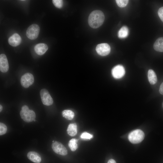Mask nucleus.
Returning a JSON list of instances; mask_svg holds the SVG:
<instances>
[{
	"instance_id": "39448f33",
	"label": "nucleus",
	"mask_w": 163,
	"mask_h": 163,
	"mask_svg": "<svg viewBox=\"0 0 163 163\" xmlns=\"http://www.w3.org/2000/svg\"><path fill=\"white\" fill-rule=\"evenodd\" d=\"M40 94L43 104L46 106H50L53 103V100L48 91L45 89H41Z\"/></svg>"
},
{
	"instance_id": "412c9836",
	"label": "nucleus",
	"mask_w": 163,
	"mask_h": 163,
	"mask_svg": "<svg viewBox=\"0 0 163 163\" xmlns=\"http://www.w3.org/2000/svg\"><path fill=\"white\" fill-rule=\"evenodd\" d=\"M80 137L83 139L90 140L93 137V136L87 132H84L82 133Z\"/></svg>"
},
{
	"instance_id": "4be33fe9",
	"label": "nucleus",
	"mask_w": 163,
	"mask_h": 163,
	"mask_svg": "<svg viewBox=\"0 0 163 163\" xmlns=\"http://www.w3.org/2000/svg\"><path fill=\"white\" fill-rule=\"evenodd\" d=\"M7 131V127L6 125L2 123H0V135H2L5 134Z\"/></svg>"
},
{
	"instance_id": "cd10ccee",
	"label": "nucleus",
	"mask_w": 163,
	"mask_h": 163,
	"mask_svg": "<svg viewBox=\"0 0 163 163\" xmlns=\"http://www.w3.org/2000/svg\"><path fill=\"white\" fill-rule=\"evenodd\" d=\"M162 107L163 108V102L162 104Z\"/></svg>"
},
{
	"instance_id": "5701e85b",
	"label": "nucleus",
	"mask_w": 163,
	"mask_h": 163,
	"mask_svg": "<svg viewBox=\"0 0 163 163\" xmlns=\"http://www.w3.org/2000/svg\"><path fill=\"white\" fill-rule=\"evenodd\" d=\"M52 2L54 5L59 8H61L63 5V2L62 0H53Z\"/></svg>"
},
{
	"instance_id": "6ab92c4d",
	"label": "nucleus",
	"mask_w": 163,
	"mask_h": 163,
	"mask_svg": "<svg viewBox=\"0 0 163 163\" xmlns=\"http://www.w3.org/2000/svg\"><path fill=\"white\" fill-rule=\"evenodd\" d=\"M78 139H71L69 142L68 145L72 151H75L78 148L77 144Z\"/></svg>"
},
{
	"instance_id": "bb28decb",
	"label": "nucleus",
	"mask_w": 163,
	"mask_h": 163,
	"mask_svg": "<svg viewBox=\"0 0 163 163\" xmlns=\"http://www.w3.org/2000/svg\"><path fill=\"white\" fill-rule=\"evenodd\" d=\"M2 107L1 105H0V112L2 111Z\"/></svg>"
},
{
	"instance_id": "aec40b11",
	"label": "nucleus",
	"mask_w": 163,
	"mask_h": 163,
	"mask_svg": "<svg viewBox=\"0 0 163 163\" xmlns=\"http://www.w3.org/2000/svg\"><path fill=\"white\" fill-rule=\"evenodd\" d=\"M129 1L127 0H116V2L118 6L121 8L125 7L128 4Z\"/></svg>"
},
{
	"instance_id": "9d476101",
	"label": "nucleus",
	"mask_w": 163,
	"mask_h": 163,
	"mask_svg": "<svg viewBox=\"0 0 163 163\" xmlns=\"http://www.w3.org/2000/svg\"><path fill=\"white\" fill-rule=\"evenodd\" d=\"M9 65L6 56L3 54L0 55V70L2 72L5 73L8 70Z\"/></svg>"
},
{
	"instance_id": "c85d7f7f",
	"label": "nucleus",
	"mask_w": 163,
	"mask_h": 163,
	"mask_svg": "<svg viewBox=\"0 0 163 163\" xmlns=\"http://www.w3.org/2000/svg\"><path fill=\"white\" fill-rule=\"evenodd\" d=\"M54 142V140L52 142Z\"/></svg>"
},
{
	"instance_id": "393cba45",
	"label": "nucleus",
	"mask_w": 163,
	"mask_h": 163,
	"mask_svg": "<svg viewBox=\"0 0 163 163\" xmlns=\"http://www.w3.org/2000/svg\"><path fill=\"white\" fill-rule=\"evenodd\" d=\"M159 91L161 94L163 95V82L160 85Z\"/></svg>"
},
{
	"instance_id": "9b49d317",
	"label": "nucleus",
	"mask_w": 163,
	"mask_h": 163,
	"mask_svg": "<svg viewBox=\"0 0 163 163\" xmlns=\"http://www.w3.org/2000/svg\"><path fill=\"white\" fill-rule=\"evenodd\" d=\"M21 37L17 33H14L8 39L9 44L14 47L18 46L21 43Z\"/></svg>"
},
{
	"instance_id": "f03ea898",
	"label": "nucleus",
	"mask_w": 163,
	"mask_h": 163,
	"mask_svg": "<svg viewBox=\"0 0 163 163\" xmlns=\"http://www.w3.org/2000/svg\"><path fill=\"white\" fill-rule=\"evenodd\" d=\"M20 115L21 118L25 122L29 123L34 121L36 117V115L34 111L29 110L27 105L23 106L20 112Z\"/></svg>"
},
{
	"instance_id": "a211bd4d",
	"label": "nucleus",
	"mask_w": 163,
	"mask_h": 163,
	"mask_svg": "<svg viewBox=\"0 0 163 163\" xmlns=\"http://www.w3.org/2000/svg\"><path fill=\"white\" fill-rule=\"evenodd\" d=\"M63 117L69 120H71L74 118L75 114L74 113L70 110H64L62 112Z\"/></svg>"
},
{
	"instance_id": "20e7f679",
	"label": "nucleus",
	"mask_w": 163,
	"mask_h": 163,
	"mask_svg": "<svg viewBox=\"0 0 163 163\" xmlns=\"http://www.w3.org/2000/svg\"><path fill=\"white\" fill-rule=\"evenodd\" d=\"M40 31L39 26L37 24H33L28 28L26 31V35L29 39L35 40L38 37Z\"/></svg>"
},
{
	"instance_id": "f3484780",
	"label": "nucleus",
	"mask_w": 163,
	"mask_h": 163,
	"mask_svg": "<svg viewBox=\"0 0 163 163\" xmlns=\"http://www.w3.org/2000/svg\"><path fill=\"white\" fill-rule=\"evenodd\" d=\"M129 30L126 26L122 27L118 32V37L120 38H124L127 37L128 35Z\"/></svg>"
},
{
	"instance_id": "2eb2a0df",
	"label": "nucleus",
	"mask_w": 163,
	"mask_h": 163,
	"mask_svg": "<svg viewBox=\"0 0 163 163\" xmlns=\"http://www.w3.org/2000/svg\"><path fill=\"white\" fill-rule=\"evenodd\" d=\"M67 131L68 134L70 136H74L77 134V126L75 123L69 124L68 127Z\"/></svg>"
},
{
	"instance_id": "b1692460",
	"label": "nucleus",
	"mask_w": 163,
	"mask_h": 163,
	"mask_svg": "<svg viewBox=\"0 0 163 163\" xmlns=\"http://www.w3.org/2000/svg\"><path fill=\"white\" fill-rule=\"evenodd\" d=\"M159 17L161 21L163 22V7L160 8L158 12Z\"/></svg>"
},
{
	"instance_id": "f8f14e48",
	"label": "nucleus",
	"mask_w": 163,
	"mask_h": 163,
	"mask_svg": "<svg viewBox=\"0 0 163 163\" xmlns=\"http://www.w3.org/2000/svg\"><path fill=\"white\" fill-rule=\"evenodd\" d=\"M48 49L47 45L44 43H39L34 47V50L37 54L42 55L44 54Z\"/></svg>"
},
{
	"instance_id": "1a4fd4ad",
	"label": "nucleus",
	"mask_w": 163,
	"mask_h": 163,
	"mask_svg": "<svg viewBox=\"0 0 163 163\" xmlns=\"http://www.w3.org/2000/svg\"><path fill=\"white\" fill-rule=\"evenodd\" d=\"M125 72L123 66L120 65L115 66L111 71L113 76L116 79H119L122 77L124 75Z\"/></svg>"
},
{
	"instance_id": "f257e3e1",
	"label": "nucleus",
	"mask_w": 163,
	"mask_h": 163,
	"mask_svg": "<svg viewBox=\"0 0 163 163\" xmlns=\"http://www.w3.org/2000/svg\"><path fill=\"white\" fill-rule=\"evenodd\" d=\"M104 19V15L101 11L94 10L92 11L89 16L88 24L92 28H97L102 24Z\"/></svg>"
},
{
	"instance_id": "0eeeda50",
	"label": "nucleus",
	"mask_w": 163,
	"mask_h": 163,
	"mask_svg": "<svg viewBox=\"0 0 163 163\" xmlns=\"http://www.w3.org/2000/svg\"><path fill=\"white\" fill-rule=\"evenodd\" d=\"M52 147L53 151L57 154L62 155H65L67 154L66 148L59 142L55 141L53 142Z\"/></svg>"
},
{
	"instance_id": "4468645a",
	"label": "nucleus",
	"mask_w": 163,
	"mask_h": 163,
	"mask_svg": "<svg viewBox=\"0 0 163 163\" xmlns=\"http://www.w3.org/2000/svg\"><path fill=\"white\" fill-rule=\"evenodd\" d=\"M153 47L157 51L163 52V37L158 38L155 42Z\"/></svg>"
},
{
	"instance_id": "6e6552de",
	"label": "nucleus",
	"mask_w": 163,
	"mask_h": 163,
	"mask_svg": "<svg viewBox=\"0 0 163 163\" xmlns=\"http://www.w3.org/2000/svg\"><path fill=\"white\" fill-rule=\"evenodd\" d=\"M96 50L99 55L104 56L109 54L110 51V47L107 43H101L97 46Z\"/></svg>"
},
{
	"instance_id": "dca6fc26",
	"label": "nucleus",
	"mask_w": 163,
	"mask_h": 163,
	"mask_svg": "<svg viewBox=\"0 0 163 163\" xmlns=\"http://www.w3.org/2000/svg\"><path fill=\"white\" fill-rule=\"evenodd\" d=\"M148 76L149 82L150 84L154 85L156 83L157 78L155 72L152 69H149L148 72Z\"/></svg>"
},
{
	"instance_id": "a878e982",
	"label": "nucleus",
	"mask_w": 163,
	"mask_h": 163,
	"mask_svg": "<svg viewBox=\"0 0 163 163\" xmlns=\"http://www.w3.org/2000/svg\"><path fill=\"white\" fill-rule=\"evenodd\" d=\"M107 163H116L115 160L113 159H110L108 161Z\"/></svg>"
},
{
	"instance_id": "7ed1b4c3",
	"label": "nucleus",
	"mask_w": 163,
	"mask_h": 163,
	"mask_svg": "<svg viewBox=\"0 0 163 163\" xmlns=\"http://www.w3.org/2000/svg\"><path fill=\"white\" fill-rule=\"evenodd\" d=\"M145 134L141 129H137L131 132L128 135L129 141L133 144H138L141 142L144 139Z\"/></svg>"
},
{
	"instance_id": "ddd939ff",
	"label": "nucleus",
	"mask_w": 163,
	"mask_h": 163,
	"mask_svg": "<svg viewBox=\"0 0 163 163\" xmlns=\"http://www.w3.org/2000/svg\"><path fill=\"white\" fill-rule=\"evenodd\" d=\"M27 157L30 160L35 163H40L41 161L40 156L35 152H29L27 154Z\"/></svg>"
},
{
	"instance_id": "423d86ee",
	"label": "nucleus",
	"mask_w": 163,
	"mask_h": 163,
	"mask_svg": "<svg viewBox=\"0 0 163 163\" xmlns=\"http://www.w3.org/2000/svg\"><path fill=\"white\" fill-rule=\"evenodd\" d=\"M34 78L33 75L29 73H27L23 75L21 79V85L25 88H27L33 83Z\"/></svg>"
}]
</instances>
